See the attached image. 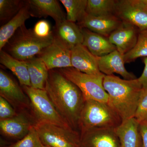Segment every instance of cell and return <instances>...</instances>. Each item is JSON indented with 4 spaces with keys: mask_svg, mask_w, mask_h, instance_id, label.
I'll return each instance as SVG.
<instances>
[{
    "mask_svg": "<svg viewBox=\"0 0 147 147\" xmlns=\"http://www.w3.org/2000/svg\"><path fill=\"white\" fill-rule=\"evenodd\" d=\"M45 90L59 114L76 130L85 101L80 89L60 71L53 69L49 71Z\"/></svg>",
    "mask_w": 147,
    "mask_h": 147,
    "instance_id": "6da1fadb",
    "label": "cell"
},
{
    "mask_svg": "<svg viewBox=\"0 0 147 147\" xmlns=\"http://www.w3.org/2000/svg\"><path fill=\"white\" fill-rule=\"evenodd\" d=\"M103 87L109 96V104L123 121L134 117L144 89L138 79L126 80L113 74L105 75Z\"/></svg>",
    "mask_w": 147,
    "mask_h": 147,
    "instance_id": "7a4b0ae2",
    "label": "cell"
},
{
    "mask_svg": "<svg viewBox=\"0 0 147 147\" xmlns=\"http://www.w3.org/2000/svg\"><path fill=\"white\" fill-rule=\"evenodd\" d=\"M54 36L53 32L48 37H39L35 34L33 29H28L24 25L16 31L2 50L16 59L27 61L42 53L52 43Z\"/></svg>",
    "mask_w": 147,
    "mask_h": 147,
    "instance_id": "3957f363",
    "label": "cell"
},
{
    "mask_svg": "<svg viewBox=\"0 0 147 147\" xmlns=\"http://www.w3.org/2000/svg\"><path fill=\"white\" fill-rule=\"evenodd\" d=\"M122 122L121 117L108 103L85 100L79 123L80 134L96 128H113Z\"/></svg>",
    "mask_w": 147,
    "mask_h": 147,
    "instance_id": "277c9868",
    "label": "cell"
},
{
    "mask_svg": "<svg viewBox=\"0 0 147 147\" xmlns=\"http://www.w3.org/2000/svg\"><path fill=\"white\" fill-rule=\"evenodd\" d=\"M58 70L79 88L85 100L109 103V96L103 85L105 74H86L73 67L60 69Z\"/></svg>",
    "mask_w": 147,
    "mask_h": 147,
    "instance_id": "5b68a950",
    "label": "cell"
},
{
    "mask_svg": "<svg viewBox=\"0 0 147 147\" xmlns=\"http://www.w3.org/2000/svg\"><path fill=\"white\" fill-rule=\"evenodd\" d=\"M22 87L30 99L36 122L71 127L56 110L45 90L35 89L27 86Z\"/></svg>",
    "mask_w": 147,
    "mask_h": 147,
    "instance_id": "8992f818",
    "label": "cell"
},
{
    "mask_svg": "<svg viewBox=\"0 0 147 147\" xmlns=\"http://www.w3.org/2000/svg\"><path fill=\"white\" fill-rule=\"evenodd\" d=\"M34 127L44 146L82 147L80 133L71 127L44 123H36Z\"/></svg>",
    "mask_w": 147,
    "mask_h": 147,
    "instance_id": "52a82bcc",
    "label": "cell"
},
{
    "mask_svg": "<svg viewBox=\"0 0 147 147\" xmlns=\"http://www.w3.org/2000/svg\"><path fill=\"white\" fill-rule=\"evenodd\" d=\"M115 15L141 32H147V9L140 0L117 1Z\"/></svg>",
    "mask_w": 147,
    "mask_h": 147,
    "instance_id": "ba28073f",
    "label": "cell"
},
{
    "mask_svg": "<svg viewBox=\"0 0 147 147\" xmlns=\"http://www.w3.org/2000/svg\"><path fill=\"white\" fill-rule=\"evenodd\" d=\"M54 34L52 43L38 57L44 62L49 71L72 67L71 48Z\"/></svg>",
    "mask_w": 147,
    "mask_h": 147,
    "instance_id": "9c48e42d",
    "label": "cell"
},
{
    "mask_svg": "<svg viewBox=\"0 0 147 147\" xmlns=\"http://www.w3.org/2000/svg\"><path fill=\"white\" fill-rule=\"evenodd\" d=\"M0 95L16 110L28 108L30 100L24 90L2 69L0 70Z\"/></svg>",
    "mask_w": 147,
    "mask_h": 147,
    "instance_id": "30bf717a",
    "label": "cell"
},
{
    "mask_svg": "<svg viewBox=\"0 0 147 147\" xmlns=\"http://www.w3.org/2000/svg\"><path fill=\"white\" fill-rule=\"evenodd\" d=\"M80 136L82 147H120L115 129H92Z\"/></svg>",
    "mask_w": 147,
    "mask_h": 147,
    "instance_id": "8fae6325",
    "label": "cell"
},
{
    "mask_svg": "<svg viewBox=\"0 0 147 147\" xmlns=\"http://www.w3.org/2000/svg\"><path fill=\"white\" fill-rule=\"evenodd\" d=\"M35 123L30 117L21 112L11 118L0 121V129L5 137L20 140L28 134Z\"/></svg>",
    "mask_w": 147,
    "mask_h": 147,
    "instance_id": "7c38bea8",
    "label": "cell"
},
{
    "mask_svg": "<svg viewBox=\"0 0 147 147\" xmlns=\"http://www.w3.org/2000/svg\"><path fill=\"white\" fill-rule=\"evenodd\" d=\"M71 59L72 67L83 73L90 75L102 74L98 68L97 57L82 44L71 48Z\"/></svg>",
    "mask_w": 147,
    "mask_h": 147,
    "instance_id": "4fadbf2b",
    "label": "cell"
},
{
    "mask_svg": "<svg viewBox=\"0 0 147 147\" xmlns=\"http://www.w3.org/2000/svg\"><path fill=\"white\" fill-rule=\"evenodd\" d=\"M122 21L115 15L96 16L87 14L78 23L80 28H87L107 37L121 25Z\"/></svg>",
    "mask_w": 147,
    "mask_h": 147,
    "instance_id": "5bb4252c",
    "label": "cell"
},
{
    "mask_svg": "<svg viewBox=\"0 0 147 147\" xmlns=\"http://www.w3.org/2000/svg\"><path fill=\"white\" fill-rule=\"evenodd\" d=\"M137 28L125 22L113 32L108 37L111 43L117 47V50L124 55L135 46L138 40Z\"/></svg>",
    "mask_w": 147,
    "mask_h": 147,
    "instance_id": "9a60e30c",
    "label": "cell"
},
{
    "mask_svg": "<svg viewBox=\"0 0 147 147\" xmlns=\"http://www.w3.org/2000/svg\"><path fill=\"white\" fill-rule=\"evenodd\" d=\"M31 16L46 18L52 17L55 21V26L66 19V15L57 0H28Z\"/></svg>",
    "mask_w": 147,
    "mask_h": 147,
    "instance_id": "2e32d148",
    "label": "cell"
},
{
    "mask_svg": "<svg viewBox=\"0 0 147 147\" xmlns=\"http://www.w3.org/2000/svg\"><path fill=\"white\" fill-rule=\"evenodd\" d=\"M97 57L99 70L105 75H113L114 73H117L126 80L137 79L133 74L126 70L124 65L125 62L124 55L117 50L105 56Z\"/></svg>",
    "mask_w": 147,
    "mask_h": 147,
    "instance_id": "e0dca14e",
    "label": "cell"
},
{
    "mask_svg": "<svg viewBox=\"0 0 147 147\" xmlns=\"http://www.w3.org/2000/svg\"><path fill=\"white\" fill-rule=\"evenodd\" d=\"M140 124L134 117L124 121L115 129L120 147H143Z\"/></svg>",
    "mask_w": 147,
    "mask_h": 147,
    "instance_id": "ac0fdd59",
    "label": "cell"
},
{
    "mask_svg": "<svg viewBox=\"0 0 147 147\" xmlns=\"http://www.w3.org/2000/svg\"><path fill=\"white\" fill-rule=\"evenodd\" d=\"M82 31L84 36L82 44L95 57H102L117 50L108 38L85 28H82Z\"/></svg>",
    "mask_w": 147,
    "mask_h": 147,
    "instance_id": "d6986e66",
    "label": "cell"
},
{
    "mask_svg": "<svg viewBox=\"0 0 147 147\" xmlns=\"http://www.w3.org/2000/svg\"><path fill=\"white\" fill-rule=\"evenodd\" d=\"M31 16L28 1L16 16L0 28V51L3 49L9 39L19 28L25 25L27 19Z\"/></svg>",
    "mask_w": 147,
    "mask_h": 147,
    "instance_id": "ffe728a7",
    "label": "cell"
},
{
    "mask_svg": "<svg viewBox=\"0 0 147 147\" xmlns=\"http://www.w3.org/2000/svg\"><path fill=\"white\" fill-rule=\"evenodd\" d=\"M54 33L71 49L75 45L82 44L84 40L82 28L67 19L55 26Z\"/></svg>",
    "mask_w": 147,
    "mask_h": 147,
    "instance_id": "44dd1931",
    "label": "cell"
},
{
    "mask_svg": "<svg viewBox=\"0 0 147 147\" xmlns=\"http://www.w3.org/2000/svg\"><path fill=\"white\" fill-rule=\"evenodd\" d=\"M0 63L16 76L21 86L31 87L30 76L26 61L16 59L2 50L0 51Z\"/></svg>",
    "mask_w": 147,
    "mask_h": 147,
    "instance_id": "7402d4cb",
    "label": "cell"
},
{
    "mask_svg": "<svg viewBox=\"0 0 147 147\" xmlns=\"http://www.w3.org/2000/svg\"><path fill=\"white\" fill-rule=\"evenodd\" d=\"M26 61L30 76L31 87L35 89L45 90L49 70L44 62L38 56Z\"/></svg>",
    "mask_w": 147,
    "mask_h": 147,
    "instance_id": "603a6c76",
    "label": "cell"
},
{
    "mask_svg": "<svg viewBox=\"0 0 147 147\" xmlns=\"http://www.w3.org/2000/svg\"><path fill=\"white\" fill-rule=\"evenodd\" d=\"M66 10V19L76 23L80 22L86 15L88 0H60Z\"/></svg>",
    "mask_w": 147,
    "mask_h": 147,
    "instance_id": "cb8c5ba5",
    "label": "cell"
},
{
    "mask_svg": "<svg viewBox=\"0 0 147 147\" xmlns=\"http://www.w3.org/2000/svg\"><path fill=\"white\" fill-rule=\"evenodd\" d=\"M116 1L114 0H88L87 14L96 16L115 15Z\"/></svg>",
    "mask_w": 147,
    "mask_h": 147,
    "instance_id": "d4e9b609",
    "label": "cell"
},
{
    "mask_svg": "<svg viewBox=\"0 0 147 147\" xmlns=\"http://www.w3.org/2000/svg\"><path fill=\"white\" fill-rule=\"evenodd\" d=\"M26 1L0 0V21L4 25L18 13Z\"/></svg>",
    "mask_w": 147,
    "mask_h": 147,
    "instance_id": "484cf974",
    "label": "cell"
},
{
    "mask_svg": "<svg viewBox=\"0 0 147 147\" xmlns=\"http://www.w3.org/2000/svg\"><path fill=\"white\" fill-rule=\"evenodd\" d=\"M147 57V32H141L135 46L124 55L125 62L129 63L137 58Z\"/></svg>",
    "mask_w": 147,
    "mask_h": 147,
    "instance_id": "4316f807",
    "label": "cell"
},
{
    "mask_svg": "<svg viewBox=\"0 0 147 147\" xmlns=\"http://www.w3.org/2000/svg\"><path fill=\"white\" fill-rule=\"evenodd\" d=\"M43 146L34 126L23 139L6 147H42Z\"/></svg>",
    "mask_w": 147,
    "mask_h": 147,
    "instance_id": "83f0119b",
    "label": "cell"
},
{
    "mask_svg": "<svg viewBox=\"0 0 147 147\" xmlns=\"http://www.w3.org/2000/svg\"><path fill=\"white\" fill-rule=\"evenodd\" d=\"M134 118L139 124L147 123V90H144L142 92Z\"/></svg>",
    "mask_w": 147,
    "mask_h": 147,
    "instance_id": "f1b7e54d",
    "label": "cell"
},
{
    "mask_svg": "<svg viewBox=\"0 0 147 147\" xmlns=\"http://www.w3.org/2000/svg\"><path fill=\"white\" fill-rule=\"evenodd\" d=\"M33 30L36 36L42 38L48 37L53 34V32L51 30L50 23L45 20L38 21Z\"/></svg>",
    "mask_w": 147,
    "mask_h": 147,
    "instance_id": "f546056e",
    "label": "cell"
},
{
    "mask_svg": "<svg viewBox=\"0 0 147 147\" xmlns=\"http://www.w3.org/2000/svg\"><path fill=\"white\" fill-rule=\"evenodd\" d=\"M17 114L16 110L10 103L0 96V121L11 118Z\"/></svg>",
    "mask_w": 147,
    "mask_h": 147,
    "instance_id": "4dcf8cb0",
    "label": "cell"
},
{
    "mask_svg": "<svg viewBox=\"0 0 147 147\" xmlns=\"http://www.w3.org/2000/svg\"><path fill=\"white\" fill-rule=\"evenodd\" d=\"M144 62L145 64L144 69L142 75L138 79L143 89L147 90V57L144 58Z\"/></svg>",
    "mask_w": 147,
    "mask_h": 147,
    "instance_id": "1f68e13d",
    "label": "cell"
},
{
    "mask_svg": "<svg viewBox=\"0 0 147 147\" xmlns=\"http://www.w3.org/2000/svg\"><path fill=\"white\" fill-rule=\"evenodd\" d=\"M139 129L142 138L143 147H147V123L140 124Z\"/></svg>",
    "mask_w": 147,
    "mask_h": 147,
    "instance_id": "d6a6232c",
    "label": "cell"
},
{
    "mask_svg": "<svg viewBox=\"0 0 147 147\" xmlns=\"http://www.w3.org/2000/svg\"><path fill=\"white\" fill-rule=\"evenodd\" d=\"M42 147H50L47 146H44V145H43V146H42Z\"/></svg>",
    "mask_w": 147,
    "mask_h": 147,
    "instance_id": "836d02e7",
    "label": "cell"
}]
</instances>
